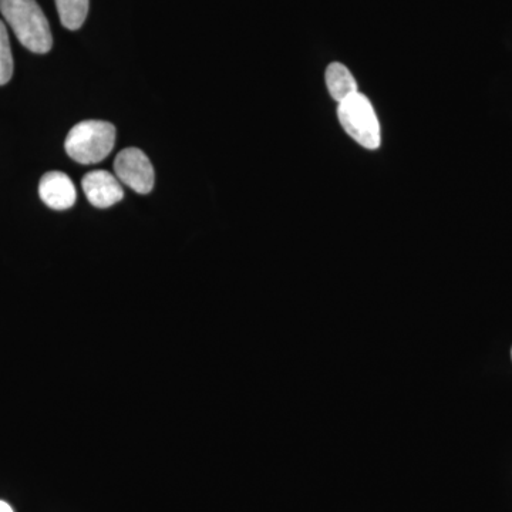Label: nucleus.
I'll list each match as a JSON object with an SVG mask.
<instances>
[{
  "label": "nucleus",
  "mask_w": 512,
  "mask_h": 512,
  "mask_svg": "<svg viewBox=\"0 0 512 512\" xmlns=\"http://www.w3.org/2000/svg\"><path fill=\"white\" fill-rule=\"evenodd\" d=\"M0 12L26 49L37 55L50 52L52 32L36 0H0Z\"/></svg>",
  "instance_id": "1"
},
{
  "label": "nucleus",
  "mask_w": 512,
  "mask_h": 512,
  "mask_svg": "<svg viewBox=\"0 0 512 512\" xmlns=\"http://www.w3.org/2000/svg\"><path fill=\"white\" fill-rule=\"evenodd\" d=\"M116 143V128L107 121L89 120L76 124L67 134L66 153L80 164L106 160Z\"/></svg>",
  "instance_id": "2"
},
{
  "label": "nucleus",
  "mask_w": 512,
  "mask_h": 512,
  "mask_svg": "<svg viewBox=\"0 0 512 512\" xmlns=\"http://www.w3.org/2000/svg\"><path fill=\"white\" fill-rule=\"evenodd\" d=\"M340 124L353 140L367 150L380 147V124L375 109L365 94L356 93L339 104Z\"/></svg>",
  "instance_id": "3"
},
{
  "label": "nucleus",
  "mask_w": 512,
  "mask_h": 512,
  "mask_svg": "<svg viewBox=\"0 0 512 512\" xmlns=\"http://www.w3.org/2000/svg\"><path fill=\"white\" fill-rule=\"evenodd\" d=\"M114 171L120 183L127 185L138 194H148L153 191L154 168L143 151L138 148H126L121 151L114 161Z\"/></svg>",
  "instance_id": "4"
},
{
  "label": "nucleus",
  "mask_w": 512,
  "mask_h": 512,
  "mask_svg": "<svg viewBox=\"0 0 512 512\" xmlns=\"http://www.w3.org/2000/svg\"><path fill=\"white\" fill-rule=\"evenodd\" d=\"M84 194L90 204L97 208H110L124 198L123 187L116 175L97 170L83 178Z\"/></svg>",
  "instance_id": "5"
},
{
  "label": "nucleus",
  "mask_w": 512,
  "mask_h": 512,
  "mask_svg": "<svg viewBox=\"0 0 512 512\" xmlns=\"http://www.w3.org/2000/svg\"><path fill=\"white\" fill-rule=\"evenodd\" d=\"M40 200L47 207L56 211H64L76 204L77 192L69 175L52 171L43 175L39 184Z\"/></svg>",
  "instance_id": "6"
},
{
  "label": "nucleus",
  "mask_w": 512,
  "mask_h": 512,
  "mask_svg": "<svg viewBox=\"0 0 512 512\" xmlns=\"http://www.w3.org/2000/svg\"><path fill=\"white\" fill-rule=\"evenodd\" d=\"M326 86H328L330 96L339 101V104L353 94L359 93L355 77L349 72L348 67L340 63L329 64L326 69Z\"/></svg>",
  "instance_id": "7"
},
{
  "label": "nucleus",
  "mask_w": 512,
  "mask_h": 512,
  "mask_svg": "<svg viewBox=\"0 0 512 512\" xmlns=\"http://www.w3.org/2000/svg\"><path fill=\"white\" fill-rule=\"evenodd\" d=\"M55 2L64 28L69 30L82 28L89 13V0H55Z\"/></svg>",
  "instance_id": "8"
},
{
  "label": "nucleus",
  "mask_w": 512,
  "mask_h": 512,
  "mask_svg": "<svg viewBox=\"0 0 512 512\" xmlns=\"http://www.w3.org/2000/svg\"><path fill=\"white\" fill-rule=\"evenodd\" d=\"M13 76V57L10 50L8 30L0 20V86L9 83Z\"/></svg>",
  "instance_id": "9"
},
{
  "label": "nucleus",
  "mask_w": 512,
  "mask_h": 512,
  "mask_svg": "<svg viewBox=\"0 0 512 512\" xmlns=\"http://www.w3.org/2000/svg\"><path fill=\"white\" fill-rule=\"evenodd\" d=\"M0 512H13L12 507L5 501H0Z\"/></svg>",
  "instance_id": "10"
},
{
  "label": "nucleus",
  "mask_w": 512,
  "mask_h": 512,
  "mask_svg": "<svg viewBox=\"0 0 512 512\" xmlns=\"http://www.w3.org/2000/svg\"><path fill=\"white\" fill-rule=\"evenodd\" d=\"M511 355H512V353H511Z\"/></svg>",
  "instance_id": "11"
}]
</instances>
